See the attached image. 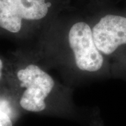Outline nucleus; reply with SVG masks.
Returning <instances> with one entry per match:
<instances>
[{"label": "nucleus", "instance_id": "f257e3e1", "mask_svg": "<svg viewBox=\"0 0 126 126\" xmlns=\"http://www.w3.org/2000/svg\"><path fill=\"white\" fill-rule=\"evenodd\" d=\"M14 81L18 86V93L15 96L20 109L32 113L45 111L46 99L55 86L48 74L36 64H29L16 69Z\"/></svg>", "mask_w": 126, "mask_h": 126}, {"label": "nucleus", "instance_id": "f03ea898", "mask_svg": "<svg viewBox=\"0 0 126 126\" xmlns=\"http://www.w3.org/2000/svg\"><path fill=\"white\" fill-rule=\"evenodd\" d=\"M50 6L46 0H0V33L20 34L25 21L44 18Z\"/></svg>", "mask_w": 126, "mask_h": 126}, {"label": "nucleus", "instance_id": "7ed1b4c3", "mask_svg": "<svg viewBox=\"0 0 126 126\" xmlns=\"http://www.w3.org/2000/svg\"><path fill=\"white\" fill-rule=\"evenodd\" d=\"M68 40L79 69L94 72L102 68L104 58L95 46L92 29L87 23L79 22L74 24L69 32Z\"/></svg>", "mask_w": 126, "mask_h": 126}, {"label": "nucleus", "instance_id": "20e7f679", "mask_svg": "<svg viewBox=\"0 0 126 126\" xmlns=\"http://www.w3.org/2000/svg\"><path fill=\"white\" fill-rule=\"evenodd\" d=\"M95 46L105 55H111L126 45V17L107 14L92 29Z\"/></svg>", "mask_w": 126, "mask_h": 126}, {"label": "nucleus", "instance_id": "39448f33", "mask_svg": "<svg viewBox=\"0 0 126 126\" xmlns=\"http://www.w3.org/2000/svg\"><path fill=\"white\" fill-rule=\"evenodd\" d=\"M14 120L8 113L0 109V126H14Z\"/></svg>", "mask_w": 126, "mask_h": 126}, {"label": "nucleus", "instance_id": "423d86ee", "mask_svg": "<svg viewBox=\"0 0 126 126\" xmlns=\"http://www.w3.org/2000/svg\"><path fill=\"white\" fill-rule=\"evenodd\" d=\"M6 63L3 58L0 57V83L4 78L5 76H6Z\"/></svg>", "mask_w": 126, "mask_h": 126}]
</instances>
